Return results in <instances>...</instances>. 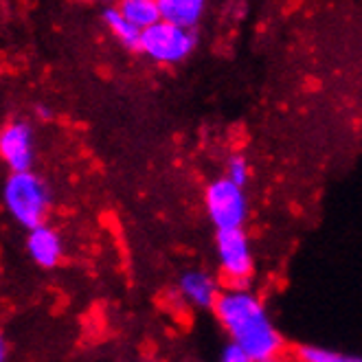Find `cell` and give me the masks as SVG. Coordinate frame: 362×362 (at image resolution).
<instances>
[{
    "instance_id": "1",
    "label": "cell",
    "mask_w": 362,
    "mask_h": 362,
    "mask_svg": "<svg viewBox=\"0 0 362 362\" xmlns=\"http://www.w3.org/2000/svg\"><path fill=\"white\" fill-rule=\"evenodd\" d=\"M230 345L240 347L255 362L286 356L288 343L259 292L250 286H224L211 312Z\"/></svg>"
},
{
    "instance_id": "2",
    "label": "cell",
    "mask_w": 362,
    "mask_h": 362,
    "mask_svg": "<svg viewBox=\"0 0 362 362\" xmlns=\"http://www.w3.org/2000/svg\"><path fill=\"white\" fill-rule=\"evenodd\" d=\"M3 206L9 218L27 230L47 224L53 209V194L49 182L37 172L9 174L3 182Z\"/></svg>"
},
{
    "instance_id": "3",
    "label": "cell",
    "mask_w": 362,
    "mask_h": 362,
    "mask_svg": "<svg viewBox=\"0 0 362 362\" xmlns=\"http://www.w3.org/2000/svg\"><path fill=\"white\" fill-rule=\"evenodd\" d=\"M202 209L209 224L216 230L246 228V222L250 218L248 191L220 174L204 185Z\"/></svg>"
},
{
    "instance_id": "4",
    "label": "cell",
    "mask_w": 362,
    "mask_h": 362,
    "mask_svg": "<svg viewBox=\"0 0 362 362\" xmlns=\"http://www.w3.org/2000/svg\"><path fill=\"white\" fill-rule=\"evenodd\" d=\"M213 259L216 272L226 286H250L257 259H255L252 240L246 228L216 230L213 240Z\"/></svg>"
},
{
    "instance_id": "5",
    "label": "cell",
    "mask_w": 362,
    "mask_h": 362,
    "mask_svg": "<svg viewBox=\"0 0 362 362\" xmlns=\"http://www.w3.org/2000/svg\"><path fill=\"white\" fill-rule=\"evenodd\" d=\"M198 47L196 29H187L158 20L156 25L141 33L139 51L143 57L158 64V66H178L194 55Z\"/></svg>"
},
{
    "instance_id": "6",
    "label": "cell",
    "mask_w": 362,
    "mask_h": 362,
    "mask_svg": "<svg viewBox=\"0 0 362 362\" xmlns=\"http://www.w3.org/2000/svg\"><path fill=\"white\" fill-rule=\"evenodd\" d=\"M224 286L218 272L204 266L185 268L172 286V303L182 312H213Z\"/></svg>"
},
{
    "instance_id": "7",
    "label": "cell",
    "mask_w": 362,
    "mask_h": 362,
    "mask_svg": "<svg viewBox=\"0 0 362 362\" xmlns=\"http://www.w3.org/2000/svg\"><path fill=\"white\" fill-rule=\"evenodd\" d=\"M35 156V134L31 123L16 119L0 127V160L9 169V174L31 172Z\"/></svg>"
},
{
    "instance_id": "8",
    "label": "cell",
    "mask_w": 362,
    "mask_h": 362,
    "mask_svg": "<svg viewBox=\"0 0 362 362\" xmlns=\"http://www.w3.org/2000/svg\"><path fill=\"white\" fill-rule=\"evenodd\" d=\"M27 252L35 266L53 270L64 259V238L49 222L27 230Z\"/></svg>"
},
{
    "instance_id": "9",
    "label": "cell",
    "mask_w": 362,
    "mask_h": 362,
    "mask_svg": "<svg viewBox=\"0 0 362 362\" xmlns=\"http://www.w3.org/2000/svg\"><path fill=\"white\" fill-rule=\"evenodd\" d=\"M156 3L160 20L187 29H198L209 9V0H156Z\"/></svg>"
},
{
    "instance_id": "10",
    "label": "cell",
    "mask_w": 362,
    "mask_h": 362,
    "mask_svg": "<svg viewBox=\"0 0 362 362\" xmlns=\"http://www.w3.org/2000/svg\"><path fill=\"white\" fill-rule=\"evenodd\" d=\"M103 25L110 31V35L119 42V45L127 51H139L141 42V29H136L130 20L123 18V13L117 9V5H108L103 9Z\"/></svg>"
},
{
    "instance_id": "11",
    "label": "cell",
    "mask_w": 362,
    "mask_h": 362,
    "mask_svg": "<svg viewBox=\"0 0 362 362\" xmlns=\"http://www.w3.org/2000/svg\"><path fill=\"white\" fill-rule=\"evenodd\" d=\"M117 9L141 31L150 29L160 20V9L156 0H119Z\"/></svg>"
},
{
    "instance_id": "12",
    "label": "cell",
    "mask_w": 362,
    "mask_h": 362,
    "mask_svg": "<svg viewBox=\"0 0 362 362\" xmlns=\"http://www.w3.org/2000/svg\"><path fill=\"white\" fill-rule=\"evenodd\" d=\"M296 362H362V356L327 349L321 345H299L294 349Z\"/></svg>"
},
{
    "instance_id": "13",
    "label": "cell",
    "mask_w": 362,
    "mask_h": 362,
    "mask_svg": "<svg viewBox=\"0 0 362 362\" xmlns=\"http://www.w3.org/2000/svg\"><path fill=\"white\" fill-rule=\"evenodd\" d=\"M222 176L228 178L230 182H235V185H240V187L246 189L250 185V180H252V165H250L248 156L242 154V152L228 154L226 160H224Z\"/></svg>"
},
{
    "instance_id": "14",
    "label": "cell",
    "mask_w": 362,
    "mask_h": 362,
    "mask_svg": "<svg viewBox=\"0 0 362 362\" xmlns=\"http://www.w3.org/2000/svg\"><path fill=\"white\" fill-rule=\"evenodd\" d=\"M216 362H255V360H252L250 356H246L240 347L226 343V345L218 351Z\"/></svg>"
},
{
    "instance_id": "15",
    "label": "cell",
    "mask_w": 362,
    "mask_h": 362,
    "mask_svg": "<svg viewBox=\"0 0 362 362\" xmlns=\"http://www.w3.org/2000/svg\"><path fill=\"white\" fill-rule=\"evenodd\" d=\"M35 117H37L40 121H51V119H53V110L49 108V105L40 103V105H35Z\"/></svg>"
},
{
    "instance_id": "16",
    "label": "cell",
    "mask_w": 362,
    "mask_h": 362,
    "mask_svg": "<svg viewBox=\"0 0 362 362\" xmlns=\"http://www.w3.org/2000/svg\"><path fill=\"white\" fill-rule=\"evenodd\" d=\"M0 362H7V340L3 332H0Z\"/></svg>"
},
{
    "instance_id": "17",
    "label": "cell",
    "mask_w": 362,
    "mask_h": 362,
    "mask_svg": "<svg viewBox=\"0 0 362 362\" xmlns=\"http://www.w3.org/2000/svg\"><path fill=\"white\" fill-rule=\"evenodd\" d=\"M266 362H296V360H290L288 356H279V358H270V360H266Z\"/></svg>"
},
{
    "instance_id": "18",
    "label": "cell",
    "mask_w": 362,
    "mask_h": 362,
    "mask_svg": "<svg viewBox=\"0 0 362 362\" xmlns=\"http://www.w3.org/2000/svg\"><path fill=\"white\" fill-rule=\"evenodd\" d=\"M101 3H105V5H117L119 0H101Z\"/></svg>"
}]
</instances>
